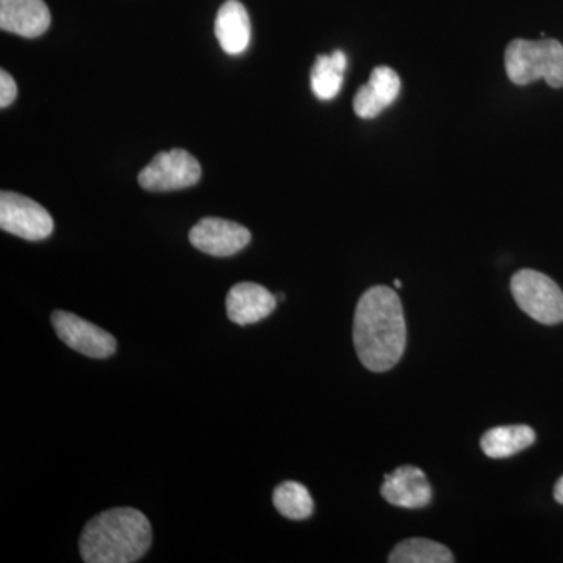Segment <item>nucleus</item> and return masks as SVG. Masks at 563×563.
<instances>
[{
  "label": "nucleus",
  "mask_w": 563,
  "mask_h": 563,
  "mask_svg": "<svg viewBox=\"0 0 563 563\" xmlns=\"http://www.w3.org/2000/svg\"><path fill=\"white\" fill-rule=\"evenodd\" d=\"M406 343L401 299L384 285L369 288L354 317V346L363 366L374 373L388 372L401 361Z\"/></svg>",
  "instance_id": "f257e3e1"
},
{
  "label": "nucleus",
  "mask_w": 563,
  "mask_h": 563,
  "mask_svg": "<svg viewBox=\"0 0 563 563\" xmlns=\"http://www.w3.org/2000/svg\"><path fill=\"white\" fill-rule=\"evenodd\" d=\"M151 543L152 528L144 514L114 507L88 521L79 548L87 563H132L147 553Z\"/></svg>",
  "instance_id": "f03ea898"
},
{
  "label": "nucleus",
  "mask_w": 563,
  "mask_h": 563,
  "mask_svg": "<svg viewBox=\"0 0 563 563\" xmlns=\"http://www.w3.org/2000/svg\"><path fill=\"white\" fill-rule=\"evenodd\" d=\"M506 73L515 85L544 80L563 87V46L558 40H514L506 49Z\"/></svg>",
  "instance_id": "7ed1b4c3"
},
{
  "label": "nucleus",
  "mask_w": 563,
  "mask_h": 563,
  "mask_svg": "<svg viewBox=\"0 0 563 563\" xmlns=\"http://www.w3.org/2000/svg\"><path fill=\"white\" fill-rule=\"evenodd\" d=\"M512 295L518 307L542 324L563 321V291L553 279L533 269H521L512 277Z\"/></svg>",
  "instance_id": "20e7f679"
},
{
  "label": "nucleus",
  "mask_w": 563,
  "mask_h": 563,
  "mask_svg": "<svg viewBox=\"0 0 563 563\" xmlns=\"http://www.w3.org/2000/svg\"><path fill=\"white\" fill-rule=\"evenodd\" d=\"M201 174V165L190 152L173 150L155 155L140 173L139 181L147 191H176L198 184Z\"/></svg>",
  "instance_id": "39448f33"
},
{
  "label": "nucleus",
  "mask_w": 563,
  "mask_h": 563,
  "mask_svg": "<svg viewBox=\"0 0 563 563\" xmlns=\"http://www.w3.org/2000/svg\"><path fill=\"white\" fill-rule=\"evenodd\" d=\"M0 229L29 242H41L54 232V220L49 211L31 198L13 191H2Z\"/></svg>",
  "instance_id": "423d86ee"
},
{
  "label": "nucleus",
  "mask_w": 563,
  "mask_h": 563,
  "mask_svg": "<svg viewBox=\"0 0 563 563\" xmlns=\"http://www.w3.org/2000/svg\"><path fill=\"white\" fill-rule=\"evenodd\" d=\"M58 339L70 350L91 358H107L117 351V339L92 322L69 312L52 314Z\"/></svg>",
  "instance_id": "0eeeda50"
},
{
  "label": "nucleus",
  "mask_w": 563,
  "mask_h": 563,
  "mask_svg": "<svg viewBox=\"0 0 563 563\" xmlns=\"http://www.w3.org/2000/svg\"><path fill=\"white\" fill-rule=\"evenodd\" d=\"M250 242L251 232L244 225L222 218H203L190 232L192 246L213 257H231Z\"/></svg>",
  "instance_id": "6e6552de"
},
{
  "label": "nucleus",
  "mask_w": 563,
  "mask_h": 563,
  "mask_svg": "<svg viewBox=\"0 0 563 563\" xmlns=\"http://www.w3.org/2000/svg\"><path fill=\"white\" fill-rule=\"evenodd\" d=\"M380 492L388 503L402 509H421L432 501L431 484L417 466H401L387 474Z\"/></svg>",
  "instance_id": "1a4fd4ad"
},
{
  "label": "nucleus",
  "mask_w": 563,
  "mask_h": 563,
  "mask_svg": "<svg viewBox=\"0 0 563 563\" xmlns=\"http://www.w3.org/2000/svg\"><path fill=\"white\" fill-rule=\"evenodd\" d=\"M276 306V296L254 282L236 284L225 299L229 320L239 325H250L265 320L274 312Z\"/></svg>",
  "instance_id": "9d476101"
},
{
  "label": "nucleus",
  "mask_w": 563,
  "mask_h": 563,
  "mask_svg": "<svg viewBox=\"0 0 563 563\" xmlns=\"http://www.w3.org/2000/svg\"><path fill=\"white\" fill-rule=\"evenodd\" d=\"M51 25L44 0H0V29L22 38H38Z\"/></svg>",
  "instance_id": "9b49d317"
},
{
  "label": "nucleus",
  "mask_w": 563,
  "mask_h": 563,
  "mask_svg": "<svg viewBox=\"0 0 563 563\" xmlns=\"http://www.w3.org/2000/svg\"><path fill=\"white\" fill-rule=\"evenodd\" d=\"M401 79L388 66H377L368 84L358 88L354 98V111L363 120H373L398 99Z\"/></svg>",
  "instance_id": "f8f14e48"
},
{
  "label": "nucleus",
  "mask_w": 563,
  "mask_h": 563,
  "mask_svg": "<svg viewBox=\"0 0 563 563\" xmlns=\"http://www.w3.org/2000/svg\"><path fill=\"white\" fill-rule=\"evenodd\" d=\"M214 35L225 54L239 55L247 49L251 41L250 14L239 0H228L214 21Z\"/></svg>",
  "instance_id": "ddd939ff"
},
{
  "label": "nucleus",
  "mask_w": 563,
  "mask_h": 563,
  "mask_svg": "<svg viewBox=\"0 0 563 563\" xmlns=\"http://www.w3.org/2000/svg\"><path fill=\"white\" fill-rule=\"evenodd\" d=\"M536 442V432L529 426H501L484 433L481 448L488 457L506 459L521 453Z\"/></svg>",
  "instance_id": "4468645a"
},
{
  "label": "nucleus",
  "mask_w": 563,
  "mask_h": 563,
  "mask_svg": "<svg viewBox=\"0 0 563 563\" xmlns=\"http://www.w3.org/2000/svg\"><path fill=\"white\" fill-rule=\"evenodd\" d=\"M346 66V54L342 51L332 52L331 55H318L310 74L313 95L321 101H331L335 98L342 90Z\"/></svg>",
  "instance_id": "2eb2a0df"
},
{
  "label": "nucleus",
  "mask_w": 563,
  "mask_h": 563,
  "mask_svg": "<svg viewBox=\"0 0 563 563\" xmlns=\"http://www.w3.org/2000/svg\"><path fill=\"white\" fill-rule=\"evenodd\" d=\"M388 562L391 563H451L453 553L442 543L428 539H409L396 544Z\"/></svg>",
  "instance_id": "dca6fc26"
},
{
  "label": "nucleus",
  "mask_w": 563,
  "mask_h": 563,
  "mask_svg": "<svg viewBox=\"0 0 563 563\" xmlns=\"http://www.w3.org/2000/svg\"><path fill=\"white\" fill-rule=\"evenodd\" d=\"M273 503L277 512L288 520H306L313 514V499L310 492L295 481L277 485L273 493Z\"/></svg>",
  "instance_id": "f3484780"
},
{
  "label": "nucleus",
  "mask_w": 563,
  "mask_h": 563,
  "mask_svg": "<svg viewBox=\"0 0 563 563\" xmlns=\"http://www.w3.org/2000/svg\"><path fill=\"white\" fill-rule=\"evenodd\" d=\"M16 98V81H14L13 77H11L5 69L0 70V107L7 109Z\"/></svg>",
  "instance_id": "a211bd4d"
},
{
  "label": "nucleus",
  "mask_w": 563,
  "mask_h": 563,
  "mask_svg": "<svg viewBox=\"0 0 563 563\" xmlns=\"http://www.w3.org/2000/svg\"><path fill=\"white\" fill-rule=\"evenodd\" d=\"M554 498L559 504H563V476L558 481V484H555Z\"/></svg>",
  "instance_id": "6ab92c4d"
},
{
  "label": "nucleus",
  "mask_w": 563,
  "mask_h": 563,
  "mask_svg": "<svg viewBox=\"0 0 563 563\" xmlns=\"http://www.w3.org/2000/svg\"><path fill=\"white\" fill-rule=\"evenodd\" d=\"M395 287L401 288L402 287L401 280H395Z\"/></svg>",
  "instance_id": "aec40b11"
}]
</instances>
